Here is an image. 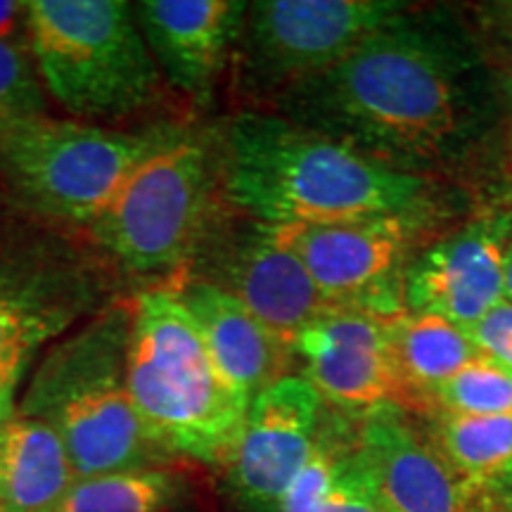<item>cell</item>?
I'll return each mask as SVG.
<instances>
[{
    "instance_id": "23",
    "label": "cell",
    "mask_w": 512,
    "mask_h": 512,
    "mask_svg": "<svg viewBox=\"0 0 512 512\" xmlns=\"http://www.w3.org/2000/svg\"><path fill=\"white\" fill-rule=\"evenodd\" d=\"M46 114V95L31 55L0 43V147L17 128Z\"/></svg>"
},
{
    "instance_id": "26",
    "label": "cell",
    "mask_w": 512,
    "mask_h": 512,
    "mask_svg": "<svg viewBox=\"0 0 512 512\" xmlns=\"http://www.w3.org/2000/svg\"><path fill=\"white\" fill-rule=\"evenodd\" d=\"M320 512H384L356 451L349 456L342 475L337 479L335 491Z\"/></svg>"
},
{
    "instance_id": "14",
    "label": "cell",
    "mask_w": 512,
    "mask_h": 512,
    "mask_svg": "<svg viewBox=\"0 0 512 512\" xmlns=\"http://www.w3.org/2000/svg\"><path fill=\"white\" fill-rule=\"evenodd\" d=\"M292 354L304 363V380L320 399L344 408L396 403L384 318L366 311L335 309L294 339Z\"/></svg>"
},
{
    "instance_id": "12",
    "label": "cell",
    "mask_w": 512,
    "mask_h": 512,
    "mask_svg": "<svg viewBox=\"0 0 512 512\" xmlns=\"http://www.w3.org/2000/svg\"><path fill=\"white\" fill-rule=\"evenodd\" d=\"M91 290L64 256L0 238V375L19 377L36 351L60 337Z\"/></svg>"
},
{
    "instance_id": "19",
    "label": "cell",
    "mask_w": 512,
    "mask_h": 512,
    "mask_svg": "<svg viewBox=\"0 0 512 512\" xmlns=\"http://www.w3.org/2000/svg\"><path fill=\"white\" fill-rule=\"evenodd\" d=\"M74 479L62 439L48 422L17 411L0 422V512H50Z\"/></svg>"
},
{
    "instance_id": "16",
    "label": "cell",
    "mask_w": 512,
    "mask_h": 512,
    "mask_svg": "<svg viewBox=\"0 0 512 512\" xmlns=\"http://www.w3.org/2000/svg\"><path fill=\"white\" fill-rule=\"evenodd\" d=\"M223 280L214 283L247 306L280 342L292 349L294 339L335 311L320 294L299 256L273 235L271 226H256L230 249Z\"/></svg>"
},
{
    "instance_id": "27",
    "label": "cell",
    "mask_w": 512,
    "mask_h": 512,
    "mask_svg": "<svg viewBox=\"0 0 512 512\" xmlns=\"http://www.w3.org/2000/svg\"><path fill=\"white\" fill-rule=\"evenodd\" d=\"M0 43L29 53V10L22 0H0Z\"/></svg>"
},
{
    "instance_id": "15",
    "label": "cell",
    "mask_w": 512,
    "mask_h": 512,
    "mask_svg": "<svg viewBox=\"0 0 512 512\" xmlns=\"http://www.w3.org/2000/svg\"><path fill=\"white\" fill-rule=\"evenodd\" d=\"M138 29L159 72L183 93L204 95L238 43L247 3L240 0H140Z\"/></svg>"
},
{
    "instance_id": "24",
    "label": "cell",
    "mask_w": 512,
    "mask_h": 512,
    "mask_svg": "<svg viewBox=\"0 0 512 512\" xmlns=\"http://www.w3.org/2000/svg\"><path fill=\"white\" fill-rule=\"evenodd\" d=\"M351 453L342 451L335 441L318 434L316 446H313L309 460H306L292 484L280 498L275 512H320L335 491L337 479L342 475Z\"/></svg>"
},
{
    "instance_id": "4",
    "label": "cell",
    "mask_w": 512,
    "mask_h": 512,
    "mask_svg": "<svg viewBox=\"0 0 512 512\" xmlns=\"http://www.w3.org/2000/svg\"><path fill=\"white\" fill-rule=\"evenodd\" d=\"M128 392L166 456L228 465L249 401L221 375L169 283L131 304Z\"/></svg>"
},
{
    "instance_id": "18",
    "label": "cell",
    "mask_w": 512,
    "mask_h": 512,
    "mask_svg": "<svg viewBox=\"0 0 512 512\" xmlns=\"http://www.w3.org/2000/svg\"><path fill=\"white\" fill-rule=\"evenodd\" d=\"M384 337L396 380V406L403 411L434 406L441 384L479 358L465 330L425 313L401 311L384 318Z\"/></svg>"
},
{
    "instance_id": "6",
    "label": "cell",
    "mask_w": 512,
    "mask_h": 512,
    "mask_svg": "<svg viewBox=\"0 0 512 512\" xmlns=\"http://www.w3.org/2000/svg\"><path fill=\"white\" fill-rule=\"evenodd\" d=\"M178 126L138 131L38 117L0 147V174L36 214L91 226L128 178L181 136Z\"/></svg>"
},
{
    "instance_id": "28",
    "label": "cell",
    "mask_w": 512,
    "mask_h": 512,
    "mask_svg": "<svg viewBox=\"0 0 512 512\" xmlns=\"http://www.w3.org/2000/svg\"><path fill=\"white\" fill-rule=\"evenodd\" d=\"M475 494L479 512H512V465L494 482L475 489Z\"/></svg>"
},
{
    "instance_id": "9",
    "label": "cell",
    "mask_w": 512,
    "mask_h": 512,
    "mask_svg": "<svg viewBox=\"0 0 512 512\" xmlns=\"http://www.w3.org/2000/svg\"><path fill=\"white\" fill-rule=\"evenodd\" d=\"M299 256L332 309L392 318L403 311L411 228L403 216L271 226Z\"/></svg>"
},
{
    "instance_id": "7",
    "label": "cell",
    "mask_w": 512,
    "mask_h": 512,
    "mask_svg": "<svg viewBox=\"0 0 512 512\" xmlns=\"http://www.w3.org/2000/svg\"><path fill=\"white\" fill-rule=\"evenodd\" d=\"M219 174L209 145L183 128L88 226L95 245L128 273L178 271L202 245Z\"/></svg>"
},
{
    "instance_id": "8",
    "label": "cell",
    "mask_w": 512,
    "mask_h": 512,
    "mask_svg": "<svg viewBox=\"0 0 512 512\" xmlns=\"http://www.w3.org/2000/svg\"><path fill=\"white\" fill-rule=\"evenodd\" d=\"M396 0H259L242 22V69L259 91H290L377 31L406 19Z\"/></svg>"
},
{
    "instance_id": "30",
    "label": "cell",
    "mask_w": 512,
    "mask_h": 512,
    "mask_svg": "<svg viewBox=\"0 0 512 512\" xmlns=\"http://www.w3.org/2000/svg\"><path fill=\"white\" fill-rule=\"evenodd\" d=\"M505 299L512 304V242L505 249Z\"/></svg>"
},
{
    "instance_id": "17",
    "label": "cell",
    "mask_w": 512,
    "mask_h": 512,
    "mask_svg": "<svg viewBox=\"0 0 512 512\" xmlns=\"http://www.w3.org/2000/svg\"><path fill=\"white\" fill-rule=\"evenodd\" d=\"M176 297L195 320L221 375L245 399L285 377L292 349L256 320L240 299L209 280H171Z\"/></svg>"
},
{
    "instance_id": "5",
    "label": "cell",
    "mask_w": 512,
    "mask_h": 512,
    "mask_svg": "<svg viewBox=\"0 0 512 512\" xmlns=\"http://www.w3.org/2000/svg\"><path fill=\"white\" fill-rule=\"evenodd\" d=\"M38 81L76 119L119 121L152 107L162 72L126 0H27Z\"/></svg>"
},
{
    "instance_id": "31",
    "label": "cell",
    "mask_w": 512,
    "mask_h": 512,
    "mask_svg": "<svg viewBox=\"0 0 512 512\" xmlns=\"http://www.w3.org/2000/svg\"><path fill=\"white\" fill-rule=\"evenodd\" d=\"M505 31H508L512 43V3L505 5Z\"/></svg>"
},
{
    "instance_id": "10",
    "label": "cell",
    "mask_w": 512,
    "mask_h": 512,
    "mask_svg": "<svg viewBox=\"0 0 512 512\" xmlns=\"http://www.w3.org/2000/svg\"><path fill=\"white\" fill-rule=\"evenodd\" d=\"M323 399L309 380L285 375L249 403L245 427L230 456L233 489L249 508L275 512L320 434Z\"/></svg>"
},
{
    "instance_id": "32",
    "label": "cell",
    "mask_w": 512,
    "mask_h": 512,
    "mask_svg": "<svg viewBox=\"0 0 512 512\" xmlns=\"http://www.w3.org/2000/svg\"><path fill=\"white\" fill-rule=\"evenodd\" d=\"M508 95H510V105H512V76L508 79Z\"/></svg>"
},
{
    "instance_id": "25",
    "label": "cell",
    "mask_w": 512,
    "mask_h": 512,
    "mask_svg": "<svg viewBox=\"0 0 512 512\" xmlns=\"http://www.w3.org/2000/svg\"><path fill=\"white\" fill-rule=\"evenodd\" d=\"M477 354L512 373V304L503 299L494 309L465 330Z\"/></svg>"
},
{
    "instance_id": "20",
    "label": "cell",
    "mask_w": 512,
    "mask_h": 512,
    "mask_svg": "<svg viewBox=\"0 0 512 512\" xmlns=\"http://www.w3.org/2000/svg\"><path fill=\"white\" fill-rule=\"evenodd\" d=\"M434 444L458 475L479 489L512 465V413L444 415Z\"/></svg>"
},
{
    "instance_id": "29",
    "label": "cell",
    "mask_w": 512,
    "mask_h": 512,
    "mask_svg": "<svg viewBox=\"0 0 512 512\" xmlns=\"http://www.w3.org/2000/svg\"><path fill=\"white\" fill-rule=\"evenodd\" d=\"M17 384L19 377L0 375V422H5L17 411Z\"/></svg>"
},
{
    "instance_id": "3",
    "label": "cell",
    "mask_w": 512,
    "mask_h": 512,
    "mask_svg": "<svg viewBox=\"0 0 512 512\" xmlns=\"http://www.w3.org/2000/svg\"><path fill=\"white\" fill-rule=\"evenodd\" d=\"M131 304H114L48 351L17 413L48 422L76 479L159 467L166 458L128 392Z\"/></svg>"
},
{
    "instance_id": "13",
    "label": "cell",
    "mask_w": 512,
    "mask_h": 512,
    "mask_svg": "<svg viewBox=\"0 0 512 512\" xmlns=\"http://www.w3.org/2000/svg\"><path fill=\"white\" fill-rule=\"evenodd\" d=\"M505 235L498 221L472 223L427 249L403 275L406 311L472 328L505 299Z\"/></svg>"
},
{
    "instance_id": "11",
    "label": "cell",
    "mask_w": 512,
    "mask_h": 512,
    "mask_svg": "<svg viewBox=\"0 0 512 512\" xmlns=\"http://www.w3.org/2000/svg\"><path fill=\"white\" fill-rule=\"evenodd\" d=\"M356 456L384 512H479L475 489L396 403L366 411Z\"/></svg>"
},
{
    "instance_id": "1",
    "label": "cell",
    "mask_w": 512,
    "mask_h": 512,
    "mask_svg": "<svg viewBox=\"0 0 512 512\" xmlns=\"http://www.w3.org/2000/svg\"><path fill=\"white\" fill-rule=\"evenodd\" d=\"M467 69L444 38L399 22L280 102L287 119L403 169L399 159H439L465 140L475 112Z\"/></svg>"
},
{
    "instance_id": "21",
    "label": "cell",
    "mask_w": 512,
    "mask_h": 512,
    "mask_svg": "<svg viewBox=\"0 0 512 512\" xmlns=\"http://www.w3.org/2000/svg\"><path fill=\"white\" fill-rule=\"evenodd\" d=\"M178 479L162 467L74 479L50 512H169Z\"/></svg>"
},
{
    "instance_id": "2",
    "label": "cell",
    "mask_w": 512,
    "mask_h": 512,
    "mask_svg": "<svg viewBox=\"0 0 512 512\" xmlns=\"http://www.w3.org/2000/svg\"><path fill=\"white\" fill-rule=\"evenodd\" d=\"M230 202L266 226L403 216L425 204V178L287 117L247 112L228 128L221 164Z\"/></svg>"
},
{
    "instance_id": "22",
    "label": "cell",
    "mask_w": 512,
    "mask_h": 512,
    "mask_svg": "<svg viewBox=\"0 0 512 512\" xmlns=\"http://www.w3.org/2000/svg\"><path fill=\"white\" fill-rule=\"evenodd\" d=\"M434 406L444 415L512 413V373L479 356L441 384Z\"/></svg>"
}]
</instances>
